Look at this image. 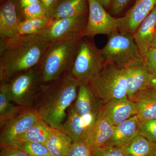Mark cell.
<instances>
[{"mask_svg":"<svg viewBox=\"0 0 156 156\" xmlns=\"http://www.w3.org/2000/svg\"><path fill=\"white\" fill-rule=\"evenodd\" d=\"M80 83L70 72L43 83L30 108L50 127L61 130L68 109L76 98Z\"/></svg>","mask_w":156,"mask_h":156,"instance_id":"obj_1","label":"cell"},{"mask_svg":"<svg viewBox=\"0 0 156 156\" xmlns=\"http://www.w3.org/2000/svg\"><path fill=\"white\" fill-rule=\"evenodd\" d=\"M50 43L38 34L0 38V82L38 65Z\"/></svg>","mask_w":156,"mask_h":156,"instance_id":"obj_2","label":"cell"},{"mask_svg":"<svg viewBox=\"0 0 156 156\" xmlns=\"http://www.w3.org/2000/svg\"><path fill=\"white\" fill-rule=\"evenodd\" d=\"M0 82V92L13 103L25 108H30L44 83L39 64Z\"/></svg>","mask_w":156,"mask_h":156,"instance_id":"obj_3","label":"cell"},{"mask_svg":"<svg viewBox=\"0 0 156 156\" xmlns=\"http://www.w3.org/2000/svg\"><path fill=\"white\" fill-rule=\"evenodd\" d=\"M80 41L50 42L39 64L44 83L70 72Z\"/></svg>","mask_w":156,"mask_h":156,"instance_id":"obj_4","label":"cell"},{"mask_svg":"<svg viewBox=\"0 0 156 156\" xmlns=\"http://www.w3.org/2000/svg\"><path fill=\"white\" fill-rule=\"evenodd\" d=\"M103 104L128 98L125 69L105 63L100 73L89 81Z\"/></svg>","mask_w":156,"mask_h":156,"instance_id":"obj_5","label":"cell"},{"mask_svg":"<svg viewBox=\"0 0 156 156\" xmlns=\"http://www.w3.org/2000/svg\"><path fill=\"white\" fill-rule=\"evenodd\" d=\"M101 51L105 63H111L123 69L134 62L143 59L133 34L129 32L117 31L111 34Z\"/></svg>","mask_w":156,"mask_h":156,"instance_id":"obj_6","label":"cell"},{"mask_svg":"<svg viewBox=\"0 0 156 156\" xmlns=\"http://www.w3.org/2000/svg\"><path fill=\"white\" fill-rule=\"evenodd\" d=\"M83 38L78 43L70 72L80 82L91 80L100 72L105 64L101 50L93 42Z\"/></svg>","mask_w":156,"mask_h":156,"instance_id":"obj_7","label":"cell"},{"mask_svg":"<svg viewBox=\"0 0 156 156\" xmlns=\"http://www.w3.org/2000/svg\"><path fill=\"white\" fill-rule=\"evenodd\" d=\"M88 15L61 18L52 20L38 34L47 42L79 41L84 37Z\"/></svg>","mask_w":156,"mask_h":156,"instance_id":"obj_8","label":"cell"},{"mask_svg":"<svg viewBox=\"0 0 156 156\" xmlns=\"http://www.w3.org/2000/svg\"><path fill=\"white\" fill-rule=\"evenodd\" d=\"M88 2L89 13L84 37H92L98 34L109 35L122 30V17H112L98 0H88Z\"/></svg>","mask_w":156,"mask_h":156,"instance_id":"obj_9","label":"cell"},{"mask_svg":"<svg viewBox=\"0 0 156 156\" xmlns=\"http://www.w3.org/2000/svg\"><path fill=\"white\" fill-rule=\"evenodd\" d=\"M73 105L76 111L83 119L87 132L95 122L103 105L89 81L80 82Z\"/></svg>","mask_w":156,"mask_h":156,"instance_id":"obj_10","label":"cell"},{"mask_svg":"<svg viewBox=\"0 0 156 156\" xmlns=\"http://www.w3.org/2000/svg\"><path fill=\"white\" fill-rule=\"evenodd\" d=\"M40 119L38 115L32 109L25 108L1 129V148L10 145L17 136L27 131Z\"/></svg>","mask_w":156,"mask_h":156,"instance_id":"obj_11","label":"cell"},{"mask_svg":"<svg viewBox=\"0 0 156 156\" xmlns=\"http://www.w3.org/2000/svg\"><path fill=\"white\" fill-rule=\"evenodd\" d=\"M124 69L127 80L128 98L133 99L137 93L149 87L151 74L143 58L134 62Z\"/></svg>","mask_w":156,"mask_h":156,"instance_id":"obj_12","label":"cell"},{"mask_svg":"<svg viewBox=\"0 0 156 156\" xmlns=\"http://www.w3.org/2000/svg\"><path fill=\"white\" fill-rule=\"evenodd\" d=\"M101 110L106 120L114 126L137 113L136 103L128 98L103 104Z\"/></svg>","mask_w":156,"mask_h":156,"instance_id":"obj_13","label":"cell"},{"mask_svg":"<svg viewBox=\"0 0 156 156\" xmlns=\"http://www.w3.org/2000/svg\"><path fill=\"white\" fill-rule=\"evenodd\" d=\"M20 21L14 0H1L0 38H9L18 36Z\"/></svg>","mask_w":156,"mask_h":156,"instance_id":"obj_14","label":"cell"},{"mask_svg":"<svg viewBox=\"0 0 156 156\" xmlns=\"http://www.w3.org/2000/svg\"><path fill=\"white\" fill-rule=\"evenodd\" d=\"M114 129L115 126L105 119L101 108L95 122L87 131L85 143L92 149L104 145L111 137Z\"/></svg>","mask_w":156,"mask_h":156,"instance_id":"obj_15","label":"cell"},{"mask_svg":"<svg viewBox=\"0 0 156 156\" xmlns=\"http://www.w3.org/2000/svg\"><path fill=\"white\" fill-rule=\"evenodd\" d=\"M156 5V0H136L134 5L123 17L121 31L129 32L134 34L143 20Z\"/></svg>","mask_w":156,"mask_h":156,"instance_id":"obj_16","label":"cell"},{"mask_svg":"<svg viewBox=\"0 0 156 156\" xmlns=\"http://www.w3.org/2000/svg\"><path fill=\"white\" fill-rule=\"evenodd\" d=\"M156 31V5L141 22L133 34L142 56L151 47Z\"/></svg>","mask_w":156,"mask_h":156,"instance_id":"obj_17","label":"cell"},{"mask_svg":"<svg viewBox=\"0 0 156 156\" xmlns=\"http://www.w3.org/2000/svg\"><path fill=\"white\" fill-rule=\"evenodd\" d=\"M140 121L136 115L115 126L113 134L106 144L118 146L128 144L138 134V126Z\"/></svg>","mask_w":156,"mask_h":156,"instance_id":"obj_18","label":"cell"},{"mask_svg":"<svg viewBox=\"0 0 156 156\" xmlns=\"http://www.w3.org/2000/svg\"><path fill=\"white\" fill-rule=\"evenodd\" d=\"M61 131L70 137L73 142H85L87 128L83 119L76 111L73 103L68 109Z\"/></svg>","mask_w":156,"mask_h":156,"instance_id":"obj_19","label":"cell"},{"mask_svg":"<svg viewBox=\"0 0 156 156\" xmlns=\"http://www.w3.org/2000/svg\"><path fill=\"white\" fill-rule=\"evenodd\" d=\"M132 100L136 103L140 121L156 119V92L153 89L147 87Z\"/></svg>","mask_w":156,"mask_h":156,"instance_id":"obj_20","label":"cell"},{"mask_svg":"<svg viewBox=\"0 0 156 156\" xmlns=\"http://www.w3.org/2000/svg\"><path fill=\"white\" fill-rule=\"evenodd\" d=\"M88 13V0H58L50 17L56 20L87 15Z\"/></svg>","mask_w":156,"mask_h":156,"instance_id":"obj_21","label":"cell"},{"mask_svg":"<svg viewBox=\"0 0 156 156\" xmlns=\"http://www.w3.org/2000/svg\"><path fill=\"white\" fill-rule=\"evenodd\" d=\"M73 141L68 135L60 129L53 128L45 144L52 156H65Z\"/></svg>","mask_w":156,"mask_h":156,"instance_id":"obj_22","label":"cell"},{"mask_svg":"<svg viewBox=\"0 0 156 156\" xmlns=\"http://www.w3.org/2000/svg\"><path fill=\"white\" fill-rule=\"evenodd\" d=\"M53 128L40 119L27 131L17 136L15 140L38 142L45 145Z\"/></svg>","mask_w":156,"mask_h":156,"instance_id":"obj_23","label":"cell"},{"mask_svg":"<svg viewBox=\"0 0 156 156\" xmlns=\"http://www.w3.org/2000/svg\"><path fill=\"white\" fill-rule=\"evenodd\" d=\"M122 148L126 156H153L156 153V144L139 134Z\"/></svg>","mask_w":156,"mask_h":156,"instance_id":"obj_24","label":"cell"},{"mask_svg":"<svg viewBox=\"0 0 156 156\" xmlns=\"http://www.w3.org/2000/svg\"><path fill=\"white\" fill-rule=\"evenodd\" d=\"M25 109L13 103L5 93L0 92V128L14 119Z\"/></svg>","mask_w":156,"mask_h":156,"instance_id":"obj_25","label":"cell"},{"mask_svg":"<svg viewBox=\"0 0 156 156\" xmlns=\"http://www.w3.org/2000/svg\"><path fill=\"white\" fill-rule=\"evenodd\" d=\"M53 19L50 16L37 17L20 21L18 30V36L36 34L44 30L50 24Z\"/></svg>","mask_w":156,"mask_h":156,"instance_id":"obj_26","label":"cell"},{"mask_svg":"<svg viewBox=\"0 0 156 156\" xmlns=\"http://www.w3.org/2000/svg\"><path fill=\"white\" fill-rule=\"evenodd\" d=\"M9 146L18 148L30 156H52L45 145L40 143L15 140Z\"/></svg>","mask_w":156,"mask_h":156,"instance_id":"obj_27","label":"cell"},{"mask_svg":"<svg viewBox=\"0 0 156 156\" xmlns=\"http://www.w3.org/2000/svg\"><path fill=\"white\" fill-rule=\"evenodd\" d=\"M49 16L48 11L41 2L34 3L26 6L18 13V17L20 21Z\"/></svg>","mask_w":156,"mask_h":156,"instance_id":"obj_28","label":"cell"},{"mask_svg":"<svg viewBox=\"0 0 156 156\" xmlns=\"http://www.w3.org/2000/svg\"><path fill=\"white\" fill-rule=\"evenodd\" d=\"M138 134L149 141L156 144V119L140 121Z\"/></svg>","mask_w":156,"mask_h":156,"instance_id":"obj_29","label":"cell"},{"mask_svg":"<svg viewBox=\"0 0 156 156\" xmlns=\"http://www.w3.org/2000/svg\"><path fill=\"white\" fill-rule=\"evenodd\" d=\"M92 156H126L122 147L105 144L93 149Z\"/></svg>","mask_w":156,"mask_h":156,"instance_id":"obj_30","label":"cell"},{"mask_svg":"<svg viewBox=\"0 0 156 156\" xmlns=\"http://www.w3.org/2000/svg\"><path fill=\"white\" fill-rule=\"evenodd\" d=\"M92 151L85 142H73L65 156H92Z\"/></svg>","mask_w":156,"mask_h":156,"instance_id":"obj_31","label":"cell"},{"mask_svg":"<svg viewBox=\"0 0 156 156\" xmlns=\"http://www.w3.org/2000/svg\"><path fill=\"white\" fill-rule=\"evenodd\" d=\"M142 57L151 74L156 76V48L151 47Z\"/></svg>","mask_w":156,"mask_h":156,"instance_id":"obj_32","label":"cell"},{"mask_svg":"<svg viewBox=\"0 0 156 156\" xmlns=\"http://www.w3.org/2000/svg\"><path fill=\"white\" fill-rule=\"evenodd\" d=\"M131 0H112L110 5L112 14L116 15L120 14L128 5Z\"/></svg>","mask_w":156,"mask_h":156,"instance_id":"obj_33","label":"cell"},{"mask_svg":"<svg viewBox=\"0 0 156 156\" xmlns=\"http://www.w3.org/2000/svg\"><path fill=\"white\" fill-rule=\"evenodd\" d=\"M0 156H30L18 148L7 146L1 148Z\"/></svg>","mask_w":156,"mask_h":156,"instance_id":"obj_34","label":"cell"},{"mask_svg":"<svg viewBox=\"0 0 156 156\" xmlns=\"http://www.w3.org/2000/svg\"><path fill=\"white\" fill-rule=\"evenodd\" d=\"M17 14L20 11L26 6L34 3L41 2L40 0H14Z\"/></svg>","mask_w":156,"mask_h":156,"instance_id":"obj_35","label":"cell"},{"mask_svg":"<svg viewBox=\"0 0 156 156\" xmlns=\"http://www.w3.org/2000/svg\"><path fill=\"white\" fill-rule=\"evenodd\" d=\"M40 1L45 6L48 11V15L50 17L51 13L56 7L58 0H40Z\"/></svg>","mask_w":156,"mask_h":156,"instance_id":"obj_36","label":"cell"},{"mask_svg":"<svg viewBox=\"0 0 156 156\" xmlns=\"http://www.w3.org/2000/svg\"><path fill=\"white\" fill-rule=\"evenodd\" d=\"M149 87L153 89L156 92V76L151 75L149 83Z\"/></svg>","mask_w":156,"mask_h":156,"instance_id":"obj_37","label":"cell"},{"mask_svg":"<svg viewBox=\"0 0 156 156\" xmlns=\"http://www.w3.org/2000/svg\"><path fill=\"white\" fill-rule=\"evenodd\" d=\"M102 5V6L105 8L109 7L111 4L112 0H98Z\"/></svg>","mask_w":156,"mask_h":156,"instance_id":"obj_38","label":"cell"},{"mask_svg":"<svg viewBox=\"0 0 156 156\" xmlns=\"http://www.w3.org/2000/svg\"><path fill=\"white\" fill-rule=\"evenodd\" d=\"M151 47L156 48V34L152 43Z\"/></svg>","mask_w":156,"mask_h":156,"instance_id":"obj_39","label":"cell"},{"mask_svg":"<svg viewBox=\"0 0 156 156\" xmlns=\"http://www.w3.org/2000/svg\"><path fill=\"white\" fill-rule=\"evenodd\" d=\"M153 156H156V153L155 154H154V155Z\"/></svg>","mask_w":156,"mask_h":156,"instance_id":"obj_40","label":"cell"},{"mask_svg":"<svg viewBox=\"0 0 156 156\" xmlns=\"http://www.w3.org/2000/svg\"></svg>","mask_w":156,"mask_h":156,"instance_id":"obj_41","label":"cell"},{"mask_svg":"<svg viewBox=\"0 0 156 156\" xmlns=\"http://www.w3.org/2000/svg\"></svg>","mask_w":156,"mask_h":156,"instance_id":"obj_42","label":"cell"}]
</instances>
